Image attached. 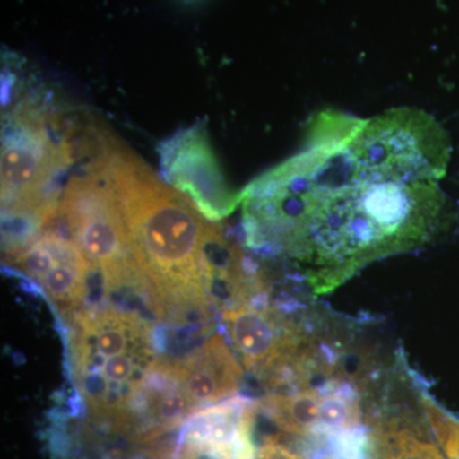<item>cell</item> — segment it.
I'll return each mask as SVG.
<instances>
[{"label": "cell", "instance_id": "cell-1", "mask_svg": "<svg viewBox=\"0 0 459 459\" xmlns=\"http://www.w3.org/2000/svg\"><path fill=\"white\" fill-rule=\"evenodd\" d=\"M449 142L428 115L392 111L353 124L244 192L247 246L285 255L316 295L370 263L418 249L446 225Z\"/></svg>", "mask_w": 459, "mask_h": 459}, {"label": "cell", "instance_id": "cell-2", "mask_svg": "<svg viewBox=\"0 0 459 459\" xmlns=\"http://www.w3.org/2000/svg\"><path fill=\"white\" fill-rule=\"evenodd\" d=\"M89 166L113 190L151 309L161 319L207 316L217 285L229 292L240 255L177 190L105 129H93Z\"/></svg>", "mask_w": 459, "mask_h": 459}, {"label": "cell", "instance_id": "cell-3", "mask_svg": "<svg viewBox=\"0 0 459 459\" xmlns=\"http://www.w3.org/2000/svg\"><path fill=\"white\" fill-rule=\"evenodd\" d=\"M74 314L69 350L75 388L95 418L123 429L160 361L152 328L138 314L115 307Z\"/></svg>", "mask_w": 459, "mask_h": 459}, {"label": "cell", "instance_id": "cell-4", "mask_svg": "<svg viewBox=\"0 0 459 459\" xmlns=\"http://www.w3.org/2000/svg\"><path fill=\"white\" fill-rule=\"evenodd\" d=\"M56 117L35 100L5 113L2 126V210L60 199L51 190L71 162V143Z\"/></svg>", "mask_w": 459, "mask_h": 459}, {"label": "cell", "instance_id": "cell-5", "mask_svg": "<svg viewBox=\"0 0 459 459\" xmlns=\"http://www.w3.org/2000/svg\"><path fill=\"white\" fill-rule=\"evenodd\" d=\"M59 214L66 232L101 274L108 290L143 286L119 204L98 172L89 168L86 174L69 180Z\"/></svg>", "mask_w": 459, "mask_h": 459}, {"label": "cell", "instance_id": "cell-6", "mask_svg": "<svg viewBox=\"0 0 459 459\" xmlns=\"http://www.w3.org/2000/svg\"><path fill=\"white\" fill-rule=\"evenodd\" d=\"M222 323L243 367L270 385L316 360L304 329L262 300L261 294L230 303L223 309Z\"/></svg>", "mask_w": 459, "mask_h": 459}, {"label": "cell", "instance_id": "cell-7", "mask_svg": "<svg viewBox=\"0 0 459 459\" xmlns=\"http://www.w3.org/2000/svg\"><path fill=\"white\" fill-rule=\"evenodd\" d=\"M159 159L166 183L205 219L217 221L241 201L226 186L204 124L195 123L162 142Z\"/></svg>", "mask_w": 459, "mask_h": 459}, {"label": "cell", "instance_id": "cell-8", "mask_svg": "<svg viewBox=\"0 0 459 459\" xmlns=\"http://www.w3.org/2000/svg\"><path fill=\"white\" fill-rule=\"evenodd\" d=\"M8 262L40 286L60 309L77 312L83 303L92 265L71 235L47 230Z\"/></svg>", "mask_w": 459, "mask_h": 459}, {"label": "cell", "instance_id": "cell-9", "mask_svg": "<svg viewBox=\"0 0 459 459\" xmlns=\"http://www.w3.org/2000/svg\"><path fill=\"white\" fill-rule=\"evenodd\" d=\"M256 412L250 400L232 398L202 410L190 420L184 453L214 459H253L252 428Z\"/></svg>", "mask_w": 459, "mask_h": 459}, {"label": "cell", "instance_id": "cell-10", "mask_svg": "<svg viewBox=\"0 0 459 459\" xmlns=\"http://www.w3.org/2000/svg\"><path fill=\"white\" fill-rule=\"evenodd\" d=\"M174 362L184 394L197 407L230 400L240 391L243 369L221 334H212Z\"/></svg>", "mask_w": 459, "mask_h": 459}, {"label": "cell", "instance_id": "cell-11", "mask_svg": "<svg viewBox=\"0 0 459 459\" xmlns=\"http://www.w3.org/2000/svg\"><path fill=\"white\" fill-rule=\"evenodd\" d=\"M322 388H296L274 392L262 401L272 421L289 435L298 437H325L320 433Z\"/></svg>", "mask_w": 459, "mask_h": 459}, {"label": "cell", "instance_id": "cell-12", "mask_svg": "<svg viewBox=\"0 0 459 459\" xmlns=\"http://www.w3.org/2000/svg\"><path fill=\"white\" fill-rule=\"evenodd\" d=\"M370 437L373 459H446L435 444L422 439L418 429L403 420H377Z\"/></svg>", "mask_w": 459, "mask_h": 459}, {"label": "cell", "instance_id": "cell-13", "mask_svg": "<svg viewBox=\"0 0 459 459\" xmlns=\"http://www.w3.org/2000/svg\"><path fill=\"white\" fill-rule=\"evenodd\" d=\"M360 397L347 383L331 382L323 389L320 433L325 437L360 428Z\"/></svg>", "mask_w": 459, "mask_h": 459}, {"label": "cell", "instance_id": "cell-14", "mask_svg": "<svg viewBox=\"0 0 459 459\" xmlns=\"http://www.w3.org/2000/svg\"><path fill=\"white\" fill-rule=\"evenodd\" d=\"M420 401L427 416L429 427L442 446L444 455L449 459H459V420L453 418L451 413L444 411L428 394H422Z\"/></svg>", "mask_w": 459, "mask_h": 459}, {"label": "cell", "instance_id": "cell-15", "mask_svg": "<svg viewBox=\"0 0 459 459\" xmlns=\"http://www.w3.org/2000/svg\"><path fill=\"white\" fill-rule=\"evenodd\" d=\"M323 459H373L370 434L360 428L332 434Z\"/></svg>", "mask_w": 459, "mask_h": 459}]
</instances>
